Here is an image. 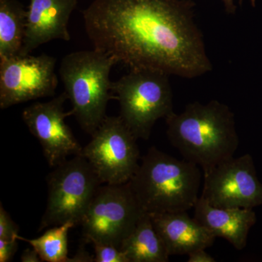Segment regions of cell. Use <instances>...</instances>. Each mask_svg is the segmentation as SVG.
I'll return each instance as SVG.
<instances>
[{"instance_id": "4fadbf2b", "label": "cell", "mask_w": 262, "mask_h": 262, "mask_svg": "<svg viewBox=\"0 0 262 262\" xmlns=\"http://www.w3.org/2000/svg\"><path fill=\"white\" fill-rule=\"evenodd\" d=\"M151 222L163 239L168 254L188 255L198 249H206L216 237L211 231L187 211L149 214Z\"/></svg>"}, {"instance_id": "8992f818", "label": "cell", "mask_w": 262, "mask_h": 262, "mask_svg": "<svg viewBox=\"0 0 262 262\" xmlns=\"http://www.w3.org/2000/svg\"><path fill=\"white\" fill-rule=\"evenodd\" d=\"M47 206L38 231L72 222L80 225L98 188L102 184L82 155L56 165L47 177Z\"/></svg>"}, {"instance_id": "8fae6325", "label": "cell", "mask_w": 262, "mask_h": 262, "mask_svg": "<svg viewBox=\"0 0 262 262\" xmlns=\"http://www.w3.org/2000/svg\"><path fill=\"white\" fill-rule=\"evenodd\" d=\"M67 99L63 92L51 101L32 103L22 112V119L40 143L45 158L51 167H56L70 155L82 152V146L65 122L66 117L72 115L71 111H64Z\"/></svg>"}, {"instance_id": "6da1fadb", "label": "cell", "mask_w": 262, "mask_h": 262, "mask_svg": "<svg viewBox=\"0 0 262 262\" xmlns=\"http://www.w3.org/2000/svg\"><path fill=\"white\" fill-rule=\"evenodd\" d=\"M194 6L192 0H94L82 15L94 49L130 70L191 79L213 69Z\"/></svg>"}, {"instance_id": "30bf717a", "label": "cell", "mask_w": 262, "mask_h": 262, "mask_svg": "<svg viewBox=\"0 0 262 262\" xmlns=\"http://www.w3.org/2000/svg\"><path fill=\"white\" fill-rule=\"evenodd\" d=\"M203 177L201 196L211 206L251 209L262 206V184L250 155L233 157Z\"/></svg>"}, {"instance_id": "603a6c76", "label": "cell", "mask_w": 262, "mask_h": 262, "mask_svg": "<svg viewBox=\"0 0 262 262\" xmlns=\"http://www.w3.org/2000/svg\"><path fill=\"white\" fill-rule=\"evenodd\" d=\"M20 261L22 262H41L42 258L39 256L37 250L32 248H27L24 250L20 256Z\"/></svg>"}, {"instance_id": "cb8c5ba5", "label": "cell", "mask_w": 262, "mask_h": 262, "mask_svg": "<svg viewBox=\"0 0 262 262\" xmlns=\"http://www.w3.org/2000/svg\"><path fill=\"white\" fill-rule=\"evenodd\" d=\"M239 3L242 4L243 0H239ZM222 2H223L226 12L227 13H229V14H234V13H235L237 7L234 4V0H222ZM251 2L252 3L253 7H255L256 0H251Z\"/></svg>"}, {"instance_id": "52a82bcc", "label": "cell", "mask_w": 262, "mask_h": 262, "mask_svg": "<svg viewBox=\"0 0 262 262\" xmlns=\"http://www.w3.org/2000/svg\"><path fill=\"white\" fill-rule=\"evenodd\" d=\"M82 147L85 158L102 184L120 185L134 177L140 164L137 138L121 117H108Z\"/></svg>"}, {"instance_id": "7402d4cb", "label": "cell", "mask_w": 262, "mask_h": 262, "mask_svg": "<svg viewBox=\"0 0 262 262\" xmlns=\"http://www.w3.org/2000/svg\"><path fill=\"white\" fill-rule=\"evenodd\" d=\"M94 261V255H91L83 246H81L75 256L69 258L67 262H93Z\"/></svg>"}, {"instance_id": "9c48e42d", "label": "cell", "mask_w": 262, "mask_h": 262, "mask_svg": "<svg viewBox=\"0 0 262 262\" xmlns=\"http://www.w3.org/2000/svg\"><path fill=\"white\" fill-rule=\"evenodd\" d=\"M56 59L47 54L0 58V108L54 96Z\"/></svg>"}, {"instance_id": "5bb4252c", "label": "cell", "mask_w": 262, "mask_h": 262, "mask_svg": "<svg viewBox=\"0 0 262 262\" xmlns=\"http://www.w3.org/2000/svg\"><path fill=\"white\" fill-rule=\"evenodd\" d=\"M194 210V218L215 237L227 239L235 249L246 248L250 229L256 222L253 209L213 206L200 196Z\"/></svg>"}, {"instance_id": "44dd1931", "label": "cell", "mask_w": 262, "mask_h": 262, "mask_svg": "<svg viewBox=\"0 0 262 262\" xmlns=\"http://www.w3.org/2000/svg\"><path fill=\"white\" fill-rule=\"evenodd\" d=\"M188 262H215V259L209 253L206 251V249H198L192 251L187 255Z\"/></svg>"}, {"instance_id": "ffe728a7", "label": "cell", "mask_w": 262, "mask_h": 262, "mask_svg": "<svg viewBox=\"0 0 262 262\" xmlns=\"http://www.w3.org/2000/svg\"><path fill=\"white\" fill-rule=\"evenodd\" d=\"M18 238L0 239V262H8L13 259L18 251Z\"/></svg>"}, {"instance_id": "ac0fdd59", "label": "cell", "mask_w": 262, "mask_h": 262, "mask_svg": "<svg viewBox=\"0 0 262 262\" xmlns=\"http://www.w3.org/2000/svg\"><path fill=\"white\" fill-rule=\"evenodd\" d=\"M95 250L94 262H130L120 248L113 245L93 243Z\"/></svg>"}, {"instance_id": "7a4b0ae2", "label": "cell", "mask_w": 262, "mask_h": 262, "mask_svg": "<svg viewBox=\"0 0 262 262\" xmlns=\"http://www.w3.org/2000/svg\"><path fill=\"white\" fill-rule=\"evenodd\" d=\"M165 119L170 144L203 174L233 158L238 148L234 113L216 100L189 103L183 113L173 112Z\"/></svg>"}, {"instance_id": "9a60e30c", "label": "cell", "mask_w": 262, "mask_h": 262, "mask_svg": "<svg viewBox=\"0 0 262 262\" xmlns=\"http://www.w3.org/2000/svg\"><path fill=\"white\" fill-rule=\"evenodd\" d=\"M120 248L130 262H167L170 257L148 213L141 217Z\"/></svg>"}, {"instance_id": "277c9868", "label": "cell", "mask_w": 262, "mask_h": 262, "mask_svg": "<svg viewBox=\"0 0 262 262\" xmlns=\"http://www.w3.org/2000/svg\"><path fill=\"white\" fill-rule=\"evenodd\" d=\"M117 63L113 56L96 49L74 52L61 60L58 72L72 103L71 113L90 135L106 118L108 101L117 99L111 94L110 75Z\"/></svg>"}, {"instance_id": "d6986e66", "label": "cell", "mask_w": 262, "mask_h": 262, "mask_svg": "<svg viewBox=\"0 0 262 262\" xmlns=\"http://www.w3.org/2000/svg\"><path fill=\"white\" fill-rule=\"evenodd\" d=\"M18 227L13 222L9 213L0 203V239H11L17 238Z\"/></svg>"}, {"instance_id": "5b68a950", "label": "cell", "mask_w": 262, "mask_h": 262, "mask_svg": "<svg viewBox=\"0 0 262 262\" xmlns=\"http://www.w3.org/2000/svg\"><path fill=\"white\" fill-rule=\"evenodd\" d=\"M169 76L160 71L137 69L113 82L120 117L138 139H149L156 122L173 112Z\"/></svg>"}, {"instance_id": "7c38bea8", "label": "cell", "mask_w": 262, "mask_h": 262, "mask_svg": "<svg viewBox=\"0 0 262 262\" xmlns=\"http://www.w3.org/2000/svg\"><path fill=\"white\" fill-rule=\"evenodd\" d=\"M77 0H30L25 37L19 55L26 56L54 39L70 40L68 23Z\"/></svg>"}, {"instance_id": "ba28073f", "label": "cell", "mask_w": 262, "mask_h": 262, "mask_svg": "<svg viewBox=\"0 0 262 262\" xmlns=\"http://www.w3.org/2000/svg\"><path fill=\"white\" fill-rule=\"evenodd\" d=\"M144 213L128 183L101 185L81 222L84 238L120 248Z\"/></svg>"}, {"instance_id": "2e32d148", "label": "cell", "mask_w": 262, "mask_h": 262, "mask_svg": "<svg viewBox=\"0 0 262 262\" xmlns=\"http://www.w3.org/2000/svg\"><path fill=\"white\" fill-rule=\"evenodd\" d=\"M27 13L16 0H0V58L20 53L25 37Z\"/></svg>"}, {"instance_id": "e0dca14e", "label": "cell", "mask_w": 262, "mask_h": 262, "mask_svg": "<svg viewBox=\"0 0 262 262\" xmlns=\"http://www.w3.org/2000/svg\"><path fill=\"white\" fill-rule=\"evenodd\" d=\"M75 226L73 222H69L51 227L37 238H24L19 234L17 238L27 243L37 250L42 261L67 262L69 258L68 233Z\"/></svg>"}, {"instance_id": "3957f363", "label": "cell", "mask_w": 262, "mask_h": 262, "mask_svg": "<svg viewBox=\"0 0 262 262\" xmlns=\"http://www.w3.org/2000/svg\"><path fill=\"white\" fill-rule=\"evenodd\" d=\"M201 169L151 146L127 183L144 213L187 211L200 198Z\"/></svg>"}]
</instances>
